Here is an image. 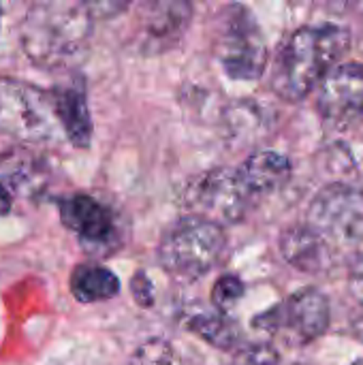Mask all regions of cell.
Listing matches in <instances>:
<instances>
[{
  "mask_svg": "<svg viewBox=\"0 0 363 365\" xmlns=\"http://www.w3.org/2000/svg\"><path fill=\"white\" fill-rule=\"evenodd\" d=\"M280 252L291 267L304 274H323L334 265L336 250L310 227L295 225L282 233Z\"/></svg>",
  "mask_w": 363,
  "mask_h": 365,
  "instance_id": "obj_12",
  "label": "cell"
},
{
  "mask_svg": "<svg viewBox=\"0 0 363 365\" xmlns=\"http://www.w3.org/2000/svg\"><path fill=\"white\" fill-rule=\"evenodd\" d=\"M53 92H56V105H58L62 135L75 148H79V150L88 148L92 141V118H90L83 88L66 86V88H58Z\"/></svg>",
  "mask_w": 363,
  "mask_h": 365,
  "instance_id": "obj_14",
  "label": "cell"
},
{
  "mask_svg": "<svg viewBox=\"0 0 363 365\" xmlns=\"http://www.w3.org/2000/svg\"><path fill=\"white\" fill-rule=\"evenodd\" d=\"M237 175L250 195H270L280 190L291 180V160L274 150H263L250 154Z\"/></svg>",
  "mask_w": 363,
  "mask_h": 365,
  "instance_id": "obj_13",
  "label": "cell"
},
{
  "mask_svg": "<svg viewBox=\"0 0 363 365\" xmlns=\"http://www.w3.org/2000/svg\"><path fill=\"white\" fill-rule=\"evenodd\" d=\"M2 182H11V186L19 192H34L41 186V178L45 175V167L39 158H34L26 150H11L0 158Z\"/></svg>",
  "mask_w": 363,
  "mask_h": 365,
  "instance_id": "obj_17",
  "label": "cell"
},
{
  "mask_svg": "<svg viewBox=\"0 0 363 365\" xmlns=\"http://www.w3.org/2000/svg\"><path fill=\"white\" fill-rule=\"evenodd\" d=\"M332 310L319 289H302L252 319L255 329L280 336L291 344H310L329 327Z\"/></svg>",
  "mask_w": 363,
  "mask_h": 365,
  "instance_id": "obj_7",
  "label": "cell"
},
{
  "mask_svg": "<svg viewBox=\"0 0 363 365\" xmlns=\"http://www.w3.org/2000/svg\"><path fill=\"white\" fill-rule=\"evenodd\" d=\"M349 45L351 32L332 21L293 30L276 53L272 90L287 103L306 98L347 53Z\"/></svg>",
  "mask_w": 363,
  "mask_h": 365,
  "instance_id": "obj_2",
  "label": "cell"
},
{
  "mask_svg": "<svg viewBox=\"0 0 363 365\" xmlns=\"http://www.w3.org/2000/svg\"><path fill=\"white\" fill-rule=\"evenodd\" d=\"M94 11L86 2H34L19 24L24 53L41 68H73L90 51Z\"/></svg>",
  "mask_w": 363,
  "mask_h": 365,
  "instance_id": "obj_1",
  "label": "cell"
},
{
  "mask_svg": "<svg viewBox=\"0 0 363 365\" xmlns=\"http://www.w3.org/2000/svg\"><path fill=\"white\" fill-rule=\"evenodd\" d=\"M244 282L233 276V274H227V276H220L212 289V304L216 306L218 312L227 314V310H231L242 297H244Z\"/></svg>",
  "mask_w": 363,
  "mask_h": 365,
  "instance_id": "obj_19",
  "label": "cell"
},
{
  "mask_svg": "<svg viewBox=\"0 0 363 365\" xmlns=\"http://www.w3.org/2000/svg\"><path fill=\"white\" fill-rule=\"evenodd\" d=\"M186 329L220 351L235 349L242 338L237 323L218 310L216 312H199V314L190 317L186 323Z\"/></svg>",
  "mask_w": 363,
  "mask_h": 365,
  "instance_id": "obj_16",
  "label": "cell"
},
{
  "mask_svg": "<svg viewBox=\"0 0 363 365\" xmlns=\"http://www.w3.org/2000/svg\"><path fill=\"white\" fill-rule=\"evenodd\" d=\"M11 207H13V192H11V188L0 180V216L9 214Z\"/></svg>",
  "mask_w": 363,
  "mask_h": 365,
  "instance_id": "obj_23",
  "label": "cell"
},
{
  "mask_svg": "<svg viewBox=\"0 0 363 365\" xmlns=\"http://www.w3.org/2000/svg\"><path fill=\"white\" fill-rule=\"evenodd\" d=\"M71 293L79 304H96L120 293L118 276L96 263H81L73 269L68 280Z\"/></svg>",
  "mask_w": 363,
  "mask_h": 365,
  "instance_id": "obj_15",
  "label": "cell"
},
{
  "mask_svg": "<svg viewBox=\"0 0 363 365\" xmlns=\"http://www.w3.org/2000/svg\"><path fill=\"white\" fill-rule=\"evenodd\" d=\"M252 195L242 184L237 171L216 167L197 175L186 188L190 216H199L218 227L237 225L246 218Z\"/></svg>",
  "mask_w": 363,
  "mask_h": 365,
  "instance_id": "obj_8",
  "label": "cell"
},
{
  "mask_svg": "<svg viewBox=\"0 0 363 365\" xmlns=\"http://www.w3.org/2000/svg\"><path fill=\"white\" fill-rule=\"evenodd\" d=\"M193 17L188 2H145L137 6L135 41L143 53H165L180 43Z\"/></svg>",
  "mask_w": 363,
  "mask_h": 365,
  "instance_id": "obj_10",
  "label": "cell"
},
{
  "mask_svg": "<svg viewBox=\"0 0 363 365\" xmlns=\"http://www.w3.org/2000/svg\"><path fill=\"white\" fill-rule=\"evenodd\" d=\"M353 365H363V359H362V361H357V364H353Z\"/></svg>",
  "mask_w": 363,
  "mask_h": 365,
  "instance_id": "obj_25",
  "label": "cell"
},
{
  "mask_svg": "<svg viewBox=\"0 0 363 365\" xmlns=\"http://www.w3.org/2000/svg\"><path fill=\"white\" fill-rule=\"evenodd\" d=\"M131 365H180V355L171 346V342L163 338H152L133 353Z\"/></svg>",
  "mask_w": 363,
  "mask_h": 365,
  "instance_id": "obj_18",
  "label": "cell"
},
{
  "mask_svg": "<svg viewBox=\"0 0 363 365\" xmlns=\"http://www.w3.org/2000/svg\"><path fill=\"white\" fill-rule=\"evenodd\" d=\"M60 220L68 231L88 244H107L116 233L111 212L90 195L64 197L60 201Z\"/></svg>",
  "mask_w": 363,
  "mask_h": 365,
  "instance_id": "obj_11",
  "label": "cell"
},
{
  "mask_svg": "<svg viewBox=\"0 0 363 365\" xmlns=\"http://www.w3.org/2000/svg\"><path fill=\"white\" fill-rule=\"evenodd\" d=\"M225 248L227 237L223 227L199 216H184L163 235L158 263L171 278L193 282L220 263Z\"/></svg>",
  "mask_w": 363,
  "mask_h": 365,
  "instance_id": "obj_3",
  "label": "cell"
},
{
  "mask_svg": "<svg viewBox=\"0 0 363 365\" xmlns=\"http://www.w3.org/2000/svg\"><path fill=\"white\" fill-rule=\"evenodd\" d=\"M306 227L323 237L334 250L353 248L363 242V190L336 182L312 199Z\"/></svg>",
  "mask_w": 363,
  "mask_h": 365,
  "instance_id": "obj_6",
  "label": "cell"
},
{
  "mask_svg": "<svg viewBox=\"0 0 363 365\" xmlns=\"http://www.w3.org/2000/svg\"><path fill=\"white\" fill-rule=\"evenodd\" d=\"M353 336H355L359 342H363V314L353 321Z\"/></svg>",
  "mask_w": 363,
  "mask_h": 365,
  "instance_id": "obj_24",
  "label": "cell"
},
{
  "mask_svg": "<svg viewBox=\"0 0 363 365\" xmlns=\"http://www.w3.org/2000/svg\"><path fill=\"white\" fill-rule=\"evenodd\" d=\"M214 53L225 73L237 81H255L267 66V43L255 15L242 6L231 4L220 11Z\"/></svg>",
  "mask_w": 363,
  "mask_h": 365,
  "instance_id": "obj_5",
  "label": "cell"
},
{
  "mask_svg": "<svg viewBox=\"0 0 363 365\" xmlns=\"http://www.w3.org/2000/svg\"><path fill=\"white\" fill-rule=\"evenodd\" d=\"M349 287H351V293L353 297L363 306V257H359L351 269V276H349Z\"/></svg>",
  "mask_w": 363,
  "mask_h": 365,
  "instance_id": "obj_22",
  "label": "cell"
},
{
  "mask_svg": "<svg viewBox=\"0 0 363 365\" xmlns=\"http://www.w3.org/2000/svg\"><path fill=\"white\" fill-rule=\"evenodd\" d=\"M131 291H133V297L139 306L143 308H150L154 304V287L148 278L145 272H137L131 280Z\"/></svg>",
  "mask_w": 363,
  "mask_h": 365,
  "instance_id": "obj_21",
  "label": "cell"
},
{
  "mask_svg": "<svg viewBox=\"0 0 363 365\" xmlns=\"http://www.w3.org/2000/svg\"><path fill=\"white\" fill-rule=\"evenodd\" d=\"M317 109L334 130L363 122V62L336 64L319 83Z\"/></svg>",
  "mask_w": 363,
  "mask_h": 365,
  "instance_id": "obj_9",
  "label": "cell"
},
{
  "mask_svg": "<svg viewBox=\"0 0 363 365\" xmlns=\"http://www.w3.org/2000/svg\"><path fill=\"white\" fill-rule=\"evenodd\" d=\"M0 133L26 143H51L62 137L56 92L0 77Z\"/></svg>",
  "mask_w": 363,
  "mask_h": 365,
  "instance_id": "obj_4",
  "label": "cell"
},
{
  "mask_svg": "<svg viewBox=\"0 0 363 365\" xmlns=\"http://www.w3.org/2000/svg\"><path fill=\"white\" fill-rule=\"evenodd\" d=\"M242 361L244 365H276L280 361V355L270 344H252L244 349Z\"/></svg>",
  "mask_w": 363,
  "mask_h": 365,
  "instance_id": "obj_20",
  "label": "cell"
}]
</instances>
